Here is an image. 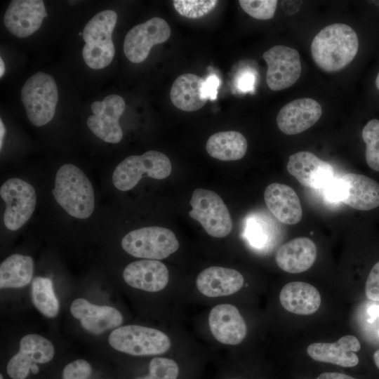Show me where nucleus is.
Segmentation results:
<instances>
[{
    "label": "nucleus",
    "instance_id": "nucleus-45",
    "mask_svg": "<svg viewBox=\"0 0 379 379\" xmlns=\"http://www.w3.org/2000/svg\"><path fill=\"white\" fill-rule=\"evenodd\" d=\"M375 86L376 88L379 90V72L378 73L375 79Z\"/></svg>",
    "mask_w": 379,
    "mask_h": 379
},
{
    "label": "nucleus",
    "instance_id": "nucleus-7",
    "mask_svg": "<svg viewBox=\"0 0 379 379\" xmlns=\"http://www.w3.org/2000/svg\"><path fill=\"white\" fill-rule=\"evenodd\" d=\"M108 340L114 350L134 356L161 354L171 345L164 332L140 325L118 327L111 332Z\"/></svg>",
    "mask_w": 379,
    "mask_h": 379
},
{
    "label": "nucleus",
    "instance_id": "nucleus-1",
    "mask_svg": "<svg viewBox=\"0 0 379 379\" xmlns=\"http://www.w3.org/2000/svg\"><path fill=\"white\" fill-rule=\"evenodd\" d=\"M359 49L355 31L343 23L329 25L313 39L311 54L314 62L326 72H339L349 65Z\"/></svg>",
    "mask_w": 379,
    "mask_h": 379
},
{
    "label": "nucleus",
    "instance_id": "nucleus-10",
    "mask_svg": "<svg viewBox=\"0 0 379 379\" xmlns=\"http://www.w3.org/2000/svg\"><path fill=\"white\" fill-rule=\"evenodd\" d=\"M0 196L6 204L4 222L11 231L21 228L31 218L36 204L34 188L18 178L6 180L0 188Z\"/></svg>",
    "mask_w": 379,
    "mask_h": 379
},
{
    "label": "nucleus",
    "instance_id": "nucleus-33",
    "mask_svg": "<svg viewBox=\"0 0 379 379\" xmlns=\"http://www.w3.org/2000/svg\"><path fill=\"white\" fill-rule=\"evenodd\" d=\"M179 368L171 359L155 357L149 364V374L136 379H177Z\"/></svg>",
    "mask_w": 379,
    "mask_h": 379
},
{
    "label": "nucleus",
    "instance_id": "nucleus-37",
    "mask_svg": "<svg viewBox=\"0 0 379 379\" xmlns=\"http://www.w3.org/2000/svg\"><path fill=\"white\" fill-rule=\"evenodd\" d=\"M366 297L379 302V261L371 270L365 284Z\"/></svg>",
    "mask_w": 379,
    "mask_h": 379
},
{
    "label": "nucleus",
    "instance_id": "nucleus-17",
    "mask_svg": "<svg viewBox=\"0 0 379 379\" xmlns=\"http://www.w3.org/2000/svg\"><path fill=\"white\" fill-rule=\"evenodd\" d=\"M320 104L310 98L294 100L281 107L277 117V124L281 132L286 135L302 133L321 118Z\"/></svg>",
    "mask_w": 379,
    "mask_h": 379
},
{
    "label": "nucleus",
    "instance_id": "nucleus-11",
    "mask_svg": "<svg viewBox=\"0 0 379 379\" xmlns=\"http://www.w3.org/2000/svg\"><path fill=\"white\" fill-rule=\"evenodd\" d=\"M267 63L266 83L272 91H281L293 86L299 79L301 61L298 51L282 45L270 48L262 55Z\"/></svg>",
    "mask_w": 379,
    "mask_h": 379
},
{
    "label": "nucleus",
    "instance_id": "nucleus-9",
    "mask_svg": "<svg viewBox=\"0 0 379 379\" xmlns=\"http://www.w3.org/2000/svg\"><path fill=\"white\" fill-rule=\"evenodd\" d=\"M192 209L189 215L198 221L208 234L216 238L227 236L232 229V220L227 206L215 192L197 188L190 201Z\"/></svg>",
    "mask_w": 379,
    "mask_h": 379
},
{
    "label": "nucleus",
    "instance_id": "nucleus-38",
    "mask_svg": "<svg viewBox=\"0 0 379 379\" xmlns=\"http://www.w3.org/2000/svg\"><path fill=\"white\" fill-rule=\"evenodd\" d=\"M220 85V79L215 74L208 75L204 80L201 86V97L204 100H215L218 95V89Z\"/></svg>",
    "mask_w": 379,
    "mask_h": 379
},
{
    "label": "nucleus",
    "instance_id": "nucleus-6",
    "mask_svg": "<svg viewBox=\"0 0 379 379\" xmlns=\"http://www.w3.org/2000/svg\"><path fill=\"white\" fill-rule=\"evenodd\" d=\"M324 188L330 201H343L357 210L369 211L379 206V183L366 175L346 173L333 178Z\"/></svg>",
    "mask_w": 379,
    "mask_h": 379
},
{
    "label": "nucleus",
    "instance_id": "nucleus-20",
    "mask_svg": "<svg viewBox=\"0 0 379 379\" xmlns=\"http://www.w3.org/2000/svg\"><path fill=\"white\" fill-rule=\"evenodd\" d=\"M127 284L148 292L163 290L168 284L169 273L166 266L157 260L145 259L128 264L123 272Z\"/></svg>",
    "mask_w": 379,
    "mask_h": 379
},
{
    "label": "nucleus",
    "instance_id": "nucleus-26",
    "mask_svg": "<svg viewBox=\"0 0 379 379\" xmlns=\"http://www.w3.org/2000/svg\"><path fill=\"white\" fill-rule=\"evenodd\" d=\"M203 81L201 77L194 74L180 75L171 88L170 97L173 105L186 112L203 107L206 102L201 97Z\"/></svg>",
    "mask_w": 379,
    "mask_h": 379
},
{
    "label": "nucleus",
    "instance_id": "nucleus-41",
    "mask_svg": "<svg viewBox=\"0 0 379 379\" xmlns=\"http://www.w3.org/2000/svg\"><path fill=\"white\" fill-rule=\"evenodd\" d=\"M368 312L369 314L372 317L373 319H374L377 317H379V305L371 307L368 310Z\"/></svg>",
    "mask_w": 379,
    "mask_h": 379
},
{
    "label": "nucleus",
    "instance_id": "nucleus-14",
    "mask_svg": "<svg viewBox=\"0 0 379 379\" xmlns=\"http://www.w3.org/2000/svg\"><path fill=\"white\" fill-rule=\"evenodd\" d=\"M54 347L46 338L29 334L22 338L20 349L8 361L7 373L12 379H25L34 364L49 362L54 356Z\"/></svg>",
    "mask_w": 379,
    "mask_h": 379
},
{
    "label": "nucleus",
    "instance_id": "nucleus-22",
    "mask_svg": "<svg viewBox=\"0 0 379 379\" xmlns=\"http://www.w3.org/2000/svg\"><path fill=\"white\" fill-rule=\"evenodd\" d=\"M264 200L269 211L281 222L295 225L301 220L302 210L300 199L288 185L270 184L265 190Z\"/></svg>",
    "mask_w": 379,
    "mask_h": 379
},
{
    "label": "nucleus",
    "instance_id": "nucleus-21",
    "mask_svg": "<svg viewBox=\"0 0 379 379\" xmlns=\"http://www.w3.org/2000/svg\"><path fill=\"white\" fill-rule=\"evenodd\" d=\"M360 349L359 340L354 335H347L335 343H313L307 347V352L314 361L353 367L359 363L355 352Z\"/></svg>",
    "mask_w": 379,
    "mask_h": 379
},
{
    "label": "nucleus",
    "instance_id": "nucleus-4",
    "mask_svg": "<svg viewBox=\"0 0 379 379\" xmlns=\"http://www.w3.org/2000/svg\"><path fill=\"white\" fill-rule=\"evenodd\" d=\"M172 165L162 152L149 150L141 155L126 157L115 168L112 175L114 186L121 191L133 189L144 176L162 180L168 177Z\"/></svg>",
    "mask_w": 379,
    "mask_h": 379
},
{
    "label": "nucleus",
    "instance_id": "nucleus-8",
    "mask_svg": "<svg viewBox=\"0 0 379 379\" xmlns=\"http://www.w3.org/2000/svg\"><path fill=\"white\" fill-rule=\"evenodd\" d=\"M121 245L128 254L149 260L164 259L179 248L175 234L168 228L157 226L129 232L123 237Z\"/></svg>",
    "mask_w": 379,
    "mask_h": 379
},
{
    "label": "nucleus",
    "instance_id": "nucleus-43",
    "mask_svg": "<svg viewBox=\"0 0 379 379\" xmlns=\"http://www.w3.org/2000/svg\"><path fill=\"white\" fill-rule=\"evenodd\" d=\"M5 72V64L3 59L0 58V77H2Z\"/></svg>",
    "mask_w": 379,
    "mask_h": 379
},
{
    "label": "nucleus",
    "instance_id": "nucleus-25",
    "mask_svg": "<svg viewBox=\"0 0 379 379\" xmlns=\"http://www.w3.org/2000/svg\"><path fill=\"white\" fill-rule=\"evenodd\" d=\"M281 306L287 311L299 315L315 313L321 305L319 291L303 281H291L283 286L279 293Z\"/></svg>",
    "mask_w": 379,
    "mask_h": 379
},
{
    "label": "nucleus",
    "instance_id": "nucleus-42",
    "mask_svg": "<svg viewBox=\"0 0 379 379\" xmlns=\"http://www.w3.org/2000/svg\"><path fill=\"white\" fill-rule=\"evenodd\" d=\"M373 360L375 366L379 368V350H376L373 354Z\"/></svg>",
    "mask_w": 379,
    "mask_h": 379
},
{
    "label": "nucleus",
    "instance_id": "nucleus-36",
    "mask_svg": "<svg viewBox=\"0 0 379 379\" xmlns=\"http://www.w3.org/2000/svg\"><path fill=\"white\" fill-rule=\"evenodd\" d=\"M255 74L252 69H244L240 70L237 74L234 81V85L239 92H252L255 88Z\"/></svg>",
    "mask_w": 379,
    "mask_h": 379
},
{
    "label": "nucleus",
    "instance_id": "nucleus-23",
    "mask_svg": "<svg viewBox=\"0 0 379 379\" xmlns=\"http://www.w3.org/2000/svg\"><path fill=\"white\" fill-rule=\"evenodd\" d=\"M244 279L236 270L213 266L201 271L197 277L199 291L207 297L230 295L239 291Z\"/></svg>",
    "mask_w": 379,
    "mask_h": 379
},
{
    "label": "nucleus",
    "instance_id": "nucleus-5",
    "mask_svg": "<svg viewBox=\"0 0 379 379\" xmlns=\"http://www.w3.org/2000/svg\"><path fill=\"white\" fill-rule=\"evenodd\" d=\"M22 102L29 121L42 126L52 120L55 112L58 92L54 79L39 72L31 76L21 90Z\"/></svg>",
    "mask_w": 379,
    "mask_h": 379
},
{
    "label": "nucleus",
    "instance_id": "nucleus-30",
    "mask_svg": "<svg viewBox=\"0 0 379 379\" xmlns=\"http://www.w3.org/2000/svg\"><path fill=\"white\" fill-rule=\"evenodd\" d=\"M274 222L260 213L248 216L246 221L244 234L251 246L256 248L267 247L275 237Z\"/></svg>",
    "mask_w": 379,
    "mask_h": 379
},
{
    "label": "nucleus",
    "instance_id": "nucleus-28",
    "mask_svg": "<svg viewBox=\"0 0 379 379\" xmlns=\"http://www.w3.org/2000/svg\"><path fill=\"white\" fill-rule=\"evenodd\" d=\"M33 273L34 261L30 256L11 255L0 265V288H22L31 281Z\"/></svg>",
    "mask_w": 379,
    "mask_h": 379
},
{
    "label": "nucleus",
    "instance_id": "nucleus-47",
    "mask_svg": "<svg viewBox=\"0 0 379 379\" xmlns=\"http://www.w3.org/2000/svg\"><path fill=\"white\" fill-rule=\"evenodd\" d=\"M0 379H4L2 375H0Z\"/></svg>",
    "mask_w": 379,
    "mask_h": 379
},
{
    "label": "nucleus",
    "instance_id": "nucleus-2",
    "mask_svg": "<svg viewBox=\"0 0 379 379\" xmlns=\"http://www.w3.org/2000/svg\"><path fill=\"white\" fill-rule=\"evenodd\" d=\"M52 194L58 204L71 216L86 219L95 206L92 184L77 166L66 164L58 170Z\"/></svg>",
    "mask_w": 379,
    "mask_h": 379
},
{
    "label": "nucleus",
    "instance_id": "nucleus-16",
    "mask_svg": "<svg viewBox=\"0 0 379 379\" xmlns=\"http://www.w3.org/2000/svg\"><path fill=\"white\" fill-rule=\"evenodd\" d=\"M41 0H13L4 17L6 27L14 36L25 38L37 31L47 17Z\"/></svg>",
    "mask_w": 379,
    "mask_h": 379
},
{
    "label": "nucleus",
    "instance_id": "nucleus-32",
    "mask_svg": "<svg viewBox=\"0 0 379 379\" xmlns=\"http://www.w3.org/2000/svg\"><path fill=\"white\" fill-rule=\"evenodd\" d=\"M218 3L216 0H175L173 1L176 11L180 15L189 18H197L208 14L215 8Z\"/></svg>",
    "mask_w": 379,
    "mask_h": 379
},
{
    "label": "nucleus",
    "instance_id": "nucleus-35",
    "mask_svg": "<svg viewBox=\"0 0 379 379\" xmlns=\"http://www.w3.org/2000/svg\"><path fill=\"white\" fill-rule=\"evenodd\" d=\"M91 371V366L87 361L77 359L64 368L62 379H88Z\"/></svg>",
    "mask_w": 379,
    "mask_h": 379
},
{
    "label": "nucleus",
    "instance_id": "nucleus-27",
    "mask_svg": "<svg viewBox=\"0 0 379 379\" xmlns=\"http://www.w3.org/2000/svg\"><path fill=\"white\" fill-rule=\"evenodd\" d=\"M247 148L244 135L234 131L215 133L209 137L206 144L208 154L220 161L241 159L245 156Z\"/></svg>",
    "mask_w": 379,
    "mask_h": 379
},
{
    "label": "nucleus",
    "instance_id": "nucleus-31",
    "mask_svg": "<svg viewBox=\"0 0 379 379\" xmlns=\"http://www.w3.org/2000/svg\"><path fill=\"white\" fill-rule=\"evenodd\" d=\"M366 143L365 158L368 166L379 172V120L371 119L362 130Z\"/></svg>",
    "mask_w": 379,
    "mask_h": 379
},
{
    "label": "nucleus",
    "instance_id": "nucleus-12",
    "mask_svg": "<svg viewBox=\"0 0 379 379\" xmlns=\"http://www.w3.org/2000/svg\"><path fill=\"white\" fill-rule=\"evenodd\" d=\"M171 33L165 20L151 18L128 32L124 41V54L131 62L140 63L147 58L152 46L166 41Z\"/></svg>",
    "mask_w": 379,
    "mask_h": 379
},
{
    "label": "nucleus",
    "instance_id": "nucleus-13",
    "mask_svg": "<svg viewBox=\"0 0 379 379\" xmlns=\"http://www.w3.org/2000/svg\"><path fill=\"white\" fill-rule=\"evenodd\" d=\"M93 115L87 119V125L97 137L106 142L117 143L123 137L119 120L125 109L123 98L118 95L106 96L102 101L91 104Z\"/></svg>",
    "mask_w": 379,
    "mask_h": 379
},
{
    "label": "nucleus",
    "instance_id": "nucleus-19",
    "mask_svg": "<svg viewBox=\"0 0 379 379\" xmlns=\"http://www.w3.org/2000/svg\"><path fill=\"white\" fill-rule=\"evenodd\" d=\"M208 324L214 338L222 344L238 345L246 335V324L238 309L231 304L215 306L210 312Z\"/></svg>",
    "mask_w": 379,
    "mask_h": 379
},
{
    "label": "nucleus",
    "instance_id": "nucleus-44",
    "mask_svg": "<svg viewBox=\"0 0 379 379\" xmlns=\"http://www.w3.org/2000/svg\"><path fill=\"white\" fill-rule=\"evenodd\" d=\"M31 371L34 373V374H36L37 373H39V368L38 367V366L36 365V364H34L32 368H31Z\"/></svg>",
    "mask_w": 379,
    "mask_h": 379
},
{
    "label": "nucleus",
    "instance_id": "nucleus-46",
    "mask_svg": "<svg viewBox=\"0 0 379 379\" xmlns=\"http://www.w3.org/2000/svg\"><path fill=\"white\" fill-rule=\"evenodd\" d=\"M79 36H81V35L82 36V32H79Z\"/></svg>",
    "mask_w": 379,
    "mask_h": 379
},
{
    "label": "nucleus",
    "instance_id": "nucleus-15",
    "mask_svg": "<svg viewBox=\"0 0 379 379\" xmlns=\"http://www.w3.org/2000/svg\"><path fill=\"white\" fill-rule=\"evenodd\" d=\"M286 168L302 185L311 189L324 188L334 178L332 166L310 152L291 155Z\"/></svg>",
    "mask_w": 379,
    "mask_h": 379
},
{
    "label": "nucleus",
    "instance_id": "nucleus-39",
    "mask_svg": "<svg viewBox=\"0 0 379 379\" xmlns=\"http://www.w3.org/2000/svg\"><path fill=\"white\" fill-rule=\"evenodd\" d=\"M316 379H356L350 375L337 373V372H325L320 374Z\"/></svg>",
    "mask_w": 379,
    "mask_h": 379
},
{
    "label": "nucleus",
    "instance_id": "nucleus-34",
    "mask_svg": "<svg viewBox=\"0 0 379 379\" xmlns=\"http://www.w3.org/2000/svg\"><path fill=\"white\" fill-rule=\"evenodd\" d=\"M241 8L250 16L258 20L274 17L278 1L276 0H240Z\"/></svg>",
    "mask_w": 379,
    "mask_h": 379
},
{
    "label": "nucleus",
    "instance_id": "nucleus-29",
    "mask_svg": "<svg viewBox=\"0 0 379 379\" xmlns=\"http://www.w3.org/2000/svg\"><path fill=\"white\" fill-rule=\"evenodd\" d=\"M32 300L35 307L44 316L53 318L59 312V302L49 278L37 277L32 283Z\"/></svg>",
    "mask_w": 379,
    "mask_h": 379
},
{
    "label": "nucleus",
    "instance_id": "nucleus-24",
    "mask_svg": "<svg viewBox=\"0 0 379 379\" xmlns=\"http://www.w3.org/2000/svg\"><path fill=\"white\" fill-rule=\"evenodd\" d=\"M317 255V249L312 240L298 237L283 244L277 251L275 260L284 271L297 274L310 269Z\"/></svg>",
    "mask_w": 379,
    "mask_h": 379
},
{
    "label": "nucleus",
    "instance_id": "nucleus-40",
    "mask_svg": "<svg viewBox=\"0 0 379 379\" xmlns=\"http://www.w3.org/2000/svg\"><path fill=\"white\" fill-rule=\"evenodd\" d=\"M5 133H6L5 126L3 123L2 119H0V149L1 150L3 145V140H4Z\"/></svg>",
    "mask_w": 379,
    "mask_h": 379
},
{
    "label": "nucleus",
    "instance_id": "nucleus-3",
    "mask_svg": "<svg viewBox=\"0 0 379 379\" xmlns=\"http://www.w3.org/2000/svg\"><path fill=\"white\" fill-rule=\"evenodd\" d=\"M117 15L112 10L97 13L86 25L82 37L86 42L82 56L86 64L93 69H100L112 61L115 48L112 39Z\"/></svg>",
    "mask_w": 379,
    "mask_h": 379
},
{
    "label": "nucleus",
    "instance_id": "nucleus-18",
    "mask_svg": "<svg viewBox=\"0 0 379 379\" xmlns=\"http://www.w3.org/2000/svg\"><path fill=\"white\" fill-rule=\"evenodd\" d=\"M70 312L86 331L95 335L117 328L123 322L121 314L114 307L92 304L84 298L74 300Z\"/></svg>",
    "mask_w": 379,
    "mask_h": 379
}]
</instances>
